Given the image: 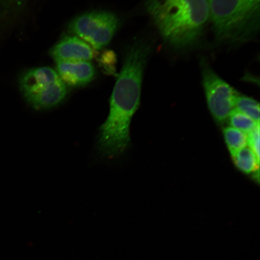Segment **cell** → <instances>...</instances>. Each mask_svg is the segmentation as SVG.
<instances>
[{
	"label": "cell",
	"mask_w": 260,
	"mask_h": 260,
	"mask_svg": "<svg viewBox=\"0 0 260 260\" xmlns=\"http://www.w3.org/2000/svg\"><path fill=\"white\" fill-rule=\"evenodd\" d=\"M56 72L68 87H80L95 79L96 70L89 61H57Z\"/></svg>",
	"instance_id": "obj_8"
},
{
	"label": "cell",
	"mask_w": 260,
	"mask_h": 260,
	"mask_svg": "<svg viewBox=\"0 0 260 260\" xmlns=\"http://www.w3.org/2000/svg\"><path fill=\"white\" fill-rule=\"evenodd\" d=\"M228 122L232 127L239 129L247 135L259 124V122H256L237 109H234L230 113Z\"/></svg>",
	"instance_id": "obj_11"
},
{
	"label": "cell",
	"mask_w": 260,
	"mask_h": 260,
	"mask_svg": "<svg viewBox=\"0 0 260 260\" xmlns=\"http://www.w3.org/2000/svg\"><path fill=\"white\" fill-rule=\"evenodd\" d=\"M18 83L25 100L38 110L49 109L59 105L70 92L56 71L50 67L24 71L19 76Z\"/></svg>",
	"instance_id": "obj_4"
},
{
	"label": "cell",
	"mask_w": 260,
	"mask_h": 260,
	"mask_svg": "<svg viewBox=\"0 0 260 260\" xmlns=\"http://www.w3.org/2000/svg\"><path fill=\"white\" fill-rule=\"evenodd\" d=\"M50 54L57 61H89L94 53L89 44L76 36H65L51 48Z\"/></svg>",
	"instance_id": "obj_7"
},
{
	"label": "cell",
	"mask_w": 260,
	"mask_h": 260,
	"mask_svg": "<svg viewBox=\"0 0 260 260\" xmlns=\"http://www.w3.org/2000/svg\"><path fill=\"white\" fill-rule=\"evenodd\" d=\"M146 8L162 39L178 49L197 43L210 19L209 0H146Z\"/></svg>",
	"instance_id": "obj_2"
},
{
	"label": "cell",
	"mask_w": 260,
	"mask_h": 260,
	"mask_svg": "<svg viewBox=\"0 0 260 260\" xmlns=\"http://www.w3.org/2000/svg\"><path fill=\"white\" fill-rule=\"evenodd\" d=\"M120 19L113 13L94 11L77 16L68 25V31L96 50L107 46L118 30Z\"/></svg>",
	"instance_id": "obj_5"
},
{
	"label": "cell",
	"mask_w": 260,
	"mask_h": 260,
	"mask_svg": "<svg viewBox=\"0 0 260 260\" xmlns=\"http://www.w3.org/2000/svg\"><path fill=\"white\" fill-rule=\"evenodd\" d=\"M223 135L232 157L248 145V135L232 126H225Z\"/></svg>",
	"instance_id": "obj_10"
},
{
	"label": "cell",
	"mask_w": 260,
	"mask_h": 260,
	"mask_svg": "<svg viewBox=\"0 0 260 260\" xmlns=\"http://www.w3.org/2000/svg\"><path fill=\"white\" fill-rule=\"evenodd\" d=\"M203 84L208 107L214 121L224 125L236 109L239 93L207 63H203Z\"/></svg>",
	"instance_id": "obj_6"
},
{
	"label": "cell",
	"mask_w": 260,
	"mask_h": 260,
	"mask_svg": "<svg viewBox=\"0 0 260 260\" xmlns=\"http://www.w3.org/2000/svg\"><path fill=\"white\" fill-rule=\"evenodd\" d=\"M236 109L256 122H259V104L252 98L239 94L236 100Z\"/></svg>",
	"instance_id": "obj_12"
},
{
	"label": "cell",
	"mask_w": 260,
	"mask_h": 260,
	"mask_svg": "<svg viewBox=\"0 0 260 260\" xmlns=\"http://www.w3.org/2000/svg\"><path fill=\"white\" fill-rule=\"evenodd\" d=\"M209 6L217 40L243 43L258 34L260 0H209Z\"/></svg>",
	"instance_id": "obj_3"
},
{
	"label": "cell",
	"mask_w": 260,
	"mask_h": 260,
	"mask_svg": "<svg viewBox=\"0 0 260 260\" xmlns=\"http://www.w3.org/2000/svg\"><path fill=\"white\" fill-rule=\"evenodd\" d=\"M234 164L240 171L247 175H252L259 181V159L251 149L246 147L232 156Z\"/></svg>",
	"instance_id": "obj_9"
},
{
	"label": "cell",
	"mask_w": 260,
	"mask_h": 260,
	"mask_svg": "<svg viewBox=\"0 0 260 260\" xmlns=\"http://www.w3.org/2000/svg\"><path fill=\"white\" fill-rule=\"evenodd\" d=\"M248 145L249 148L254 152L259 159V124L248 134Z\"/></svg>",
	"instance_id": "obj_13"
},
{
	"label": "cell",
	"mask_w": 260,
	"mask_h": 260,
	"mask_svg": "<svg viewBox=\"0 0 260 260\" xmlns=\"http://www.w3.org/2000/svg\"><path fill=\"white\" fill-rule=\"evenodd\" d=\"M149 52V45L142 41L136 42L126 49L122 70L110 98L108 117L99 129L98 149L104 157H118L129 145L130 125L141 103Z\"/></svg>",
	"instance_id": "obj_1"
}]
</instances>
